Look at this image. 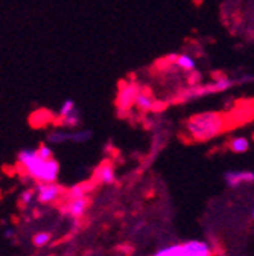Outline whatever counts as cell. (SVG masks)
I'll use <instances>...</instances> for the list:
<instances>
[{
    "label": "cell",
    "instance_id": "6da1fadb",
    "mask_svg": "<svg viewBox=\"0 0 254 256\" xmlns=\"http://www.w3.org/2000/svg\"><path fill=\"white\" fill-rule=\"evenodd\" d=\"M226 128V119L221 113L204 112L194 114L186 122L187 134L195 142H207L218 134H221Z\"/></svg>",
    "mask_w": 254,
    "mask_h": 256
},
{
    "label": "cell",
    "instance_id": "7a4b0ae2",
    "mask_svg": "<svg viewBox=\"0 0 254 256\" xmlns=\"http://www.w3.org/2000/svg\"><path fill=\"white\" fill-rule=\"evenodd\" d=\"M24 171L30 178H34L40 183H52L56 180L59 172V164L55 158L44 160L40 156H37L32 162H29L26 166H23Z\"/></svg>",
    "mask_w": 254,
    "mask_h": 256
},
{
    "label": "cell",
    "instance_id": "3957f363",
    "mask_svg": "<svg viewBox=\"0 0 254 256\" xmlns=\"http://www.w3.org/2000/svg\"><path fill=\"white\" fill-rule=\"evenodd\" d=\"M143 88L136 84V82H130V84H125L119 88L117 93V100H116V106L119 112H128L133 106H136V100L139 93Z\"/></svg>",
    "mask_w": 254,
    "mask_h": 256
},
{
    "label": "cell",
    "instance_id": "277c9868",
    "mask_svg": "<svg viewBox=\"0 0 254 256\" xmlns=\"http://www.w3.org/2000/svg\"><path fill=\"white\" fill-rule=\"evenodd\" d=\"M62 194H64V189L55 182L52 183H40L37 188V200L43 204H52L58 202Z\"/></svg>",
    "mask_w": 254,
    "mask_h": 256
},
{
    "label": "cell",
    "instance_id": "5b68a950",
    "mask_svg": "<svg viewBox=\"0 0 254 256\" xmlns=\"http://www.w3.org/2000/svg\"><path fill=\"white\" fill-rule=\"evenodd\" d=\"M181 248L186 254L190 256H212V248L206 241H187L184 244H181Z\"/></svg>",
    "mask_w": 254,
    "mask_h": 256
},
{
    "label": "cell",
    "instance_id": "8992f818",
    "mask_svg": "<svg viewBox=\"0 0 254 256\" xmlns=\"http://www.w3.org/2000/svg\"><path fill=\"white\" fill-rule=\"evenodd\" d=\"M226 182L232 188H236L242 183H251V182H254V172H251V171H230L226 174Z\"/></svg>",
    "mask_w": 254,
    "mask_h": 256
},
{
    "label": "cell",
    "instance_id": "52a82bcc",
    "mask_svg": "<svg viewBox=\"0 0 254 256\" xmlns=\"http://www.w3.org/2000/svg\"><path fill=\"white\" fill-rule=\"evenodd\" d=\"M136 107L140 110V112H154L155 107H157V100L154 96L146 92L145 88L139 93L137 100H136Z\"/></svg>",
    "mask_w": 254,
    "mask_h": 256
},
{
    "label": "cell",
    "instance_id": "ba28073f",
    "mask_svg": "<svg viewBox=\"0 0 254 256\" xmlns=\"http://www.w3.org/2000/svg\"><path fill=\"white\" fill-rule=\"evenodd\" d=\"M88 206V200L85 197L82 198H75V200H69L67 203V212L73 216V218H81L85 214V209Z\"/></svg>",
    "mask_w": 254,
    "mask_h": 256
},
{
    "label": "cell",
    "instance_id": "9c48e42d",
    "mask_svg": "<svg viewBox=\"0 0 254 256\" xmlns=\"http://www.w3.org/2000/svg\"><path fill=\"white\" fill-rule=\"evenodd\" d=\"M81 124V114H79V110L75 108L70 114L64 116V118H59L56 119V125H61V126H64V128H76L78 125Z\"/></svg>",
    "mask_w": 254,
    "mask_h": 256
},
{
    "label": "cell",
    "instance_id": "30bf717a",
    "mask_svg": "<svg viewBox=\"0 0 254 256\" xmlns=\"http://www.w3.org/2000/svg\"><path fill=\"white\" fill-rule=\"evenodd\" d=\"M96 177H98L102 183H105V184H111V183H114V182H116V172H114V168H113L111 165L105 164V165H102V166L96 171Z\"/></svg>",
    "mask_w": 254,
    "mask_h": 256
},
{
    "label": "cell",
    "instance_id": "8fae6325",
    "mask_svg": "<svg viewBox=\"0 0 254 256\" xmlns=\"http://www.w3.org/2000/svg\"><path fill=\"white\" fill-rule=\"evenodd\" d=\"M229 148L233 151V152H238V154H241V152H247L248 151V148H250V140L247 139V138H233L230 142H229Z\"/></svg>",
    "mask_w": 254,
    "mask_h": 256
},
{
    "label": "cell",
    "instance_id": "7c38bea8",
    "mask_svg": "<svg viewBox=\"0 0 254 256\" xmlns=\"http://www.w3.org/2000/svg\"><path fill=\"white\" fill-rule=\"evenodd\" d=\"M175 64H177V68H178V69H183V70H186V72L195 70V60H194L192 56H190V55H187V54L178 55Z\"/></svg>",
    "mask_w": 254,
    "mask_h": 256
},
{
    "label": "cell",
    "instance_id": "4fadbf2b",
    "mask_svg": "<svg viewBox=\"0 0 254 256\" xmlns=\"http://www.w3.org/2000/svg\"><path fill=\"white\" fill-rule=\"evenodd\" d=\"M49 142L52 144H64V142H69L72 140V132H53L49 134Z\"/></svg>",
    "mask_w": 254,
    "mask_h": 256
},
{
    "label": "cell",
    "instance_id": "5bb4252c",
    "mask_svg": "<svg viewBox=\"0 0 254 256\" xmlns=\"http://www.w3.org/2000/svg\"><path fill=\"white\" fill-rule=\"evenodd\" d=\"M180 253H181V244H174V246H169V247L158 250L152 256H178Z\"/></svg>",
    "mask_w": 254,
    "mask_h": 256
},
{
    "label": "cell",
    "instance_id": "9a60e30c",
    "mask_svg": "<svg viewBox=\"0 0 254 256\" xmlns=\"http://www.w3.org/2000/svg\"><path fill=\"white\" fill-rule=\"evenodd\" d=\"M85 192H87V188L82 186V184H76L73 188H70L67 190V200H75V198H82L85 197Z\"/></svg>",
    "mask_w": 254,
    "mask_h": 256
},
{
    "label": "cell",
    "instance_id": "2e32d148",
    "mask_svg": "<svg viewBox=\"0 0 254 256\" xmlns=\"http://www.w3.org/2000/svg\"><path fill=\"white\" fill-rule=\"evenodd\" d=\"M75 108H76V107H75V102H73L72 100H66L64 102L61 104V107H59V110H58V116H59V118H64V116L70 114Z\"/></svg>",
    "mask_w": 254,
    "mask_h": 256
},
{
    "label": "cell",
    "instance_id": "e0dca14e",
    "mask_svg": "<svg viewBox=\"0 0 254 256\" xmlns=\"http://www.w3.org/2000/svg\"><path fill=\"white\" fill-rule=\"evenodd\" d=\"M90 139H91V132L90 130H79V132L72 133V142L82 144V142H87Z\"/></svg>",
    "mask_w": 254,
    "mask_h": 256
},
{
    "label": "cell",
    "instance_id": "ac0fdd59",
    "mask_svg": "<svg viewBox=\"0 0 254 256\" xmlns=\"http://www.w3.org/2000/svg\"><path fill=\"white\" fill-rule=\"evenodd\" d=\"M49 241H50V234H47V232H38V234H35L34 238H32V242H34L37 247H43V246H46Z\"/></svg>",
    "mask_w": 254,
    "mask_h": 256
},
{
    "label": "cell",
    "instance_id": "d6986e66",
    "mask_svg": "<svg viewBox=\"0 0 254 256\" xmlns=\"http://www.w3.org/2000/svg\"><path fill=\"white\" fill-rule=\"evenodd\" d=\"M34 197H35V192H34V189H26V190H23V192H21V196H20V202H21V204H24V206H29L30 203L34 202Z\"/></svg>",
    "mask_w": 254,
    "mask_h": 256
},
{
    "label": "cell",
    "instance_id": "ffe728a7",
    "mask_svg": "<svg viewBox=\"0 0 254 256\" xmlns=\"http://www.w3.org/2000/svg\"><path fill=\"white\" fill-rule=\"evenodd\" d=\"M201 81H203V76H201V74L195 69V70H190V74H189V76H187V82H189V86H195V84H201Z\"/></svg>",
    "mask_w": 254,
    "mask_h": 256
},
{
    "label": "cell",
    "instance_id": "44dd1931",
    "mask_svg": "<svg viewBox=\"0 0 254 256\" xmlns=\"http://www.w3.org/2000/svg\"><path fill=\"white\" fill-rule=\"evenodd\" d=\"M37 151H38V156L41 157V158H44V160H49V158H53V152H52V150L47 146V145H40L38 148H37Z\"/></svg>",
    "mask_w": 254,
    "mask_h": 256
},
{
    "label": "cell",
    "instance_id": "7402d4cb",
    "mask_svg": "<svg viewBox=\"0 0 254 256\" xmlns=\"http://www.w3.org/2000/svg\"><path fill=\"white\" fill-rule=\"evenodd\" d=\"M253 220H254V210H253Z\"/></svg>",
    "mask_w": 254,
    "mask_h": 256
}]
</instances>
